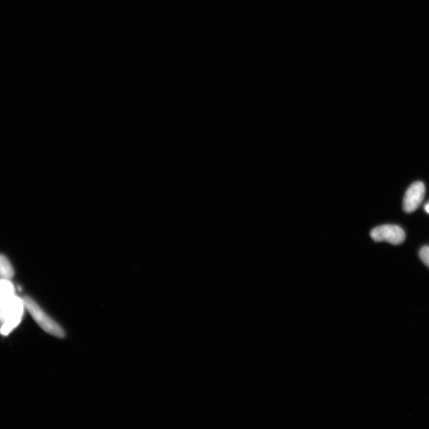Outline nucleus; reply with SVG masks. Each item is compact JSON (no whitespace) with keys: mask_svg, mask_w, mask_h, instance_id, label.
I'll return each mask as SVG.
<instances>
[{"mask_svg":"<svg viewBox=\"0 0 429 429\" xmlns=\"http://www.w3.org/2000/svg\"><path fill=\"white\" fill-rule=\"evenodd\" d=\"M426 194L424 183L416 181L406 191L403 199V210L405 213H414L420 207Z\"/></svg>","mask_w":429,"mask_h":429,"instance_id":"20e7f679","label":"nucleus"},{"mask_svg":"<svg viewBox=\"0 0 429 429\" xmlns=\"http://www.w3.org/2000/svg\"><path fill=\"white\" fill-rule=\"evenodd\" d=\"M14 274V268L8 257L0 255V278L10 279Z\"/></svg>","mask_w":429,"mask_h":429,"instance_id":"39448f33","label":"nucleus"},{"mask_svg":"<svg viewBox=\"0 0 429 429\" xmlns=\"http://www.w3.org/2000/svg\"><path fill=\"white\" fill-rule=\"evenodd\" d=\"M426 211H427V213H429V204H428L426 206Z\"/></svg>","mask_w":429,"mask_h":429,"instance_id":"0eeeda50","label":"nucleus"},{"mask_svg":"<svg viewBox=\"0 0 429 429\" xmlns=\"http://www.w3.org/2000/svg\"><path fill=\"white\" fill-rule=\"evenodd\" d=\"M22 299H24L27 310L31 313L32 317L40 327L51 336L57 337V338H64L66 336L64 329L54 322L53 319H51L36 301L28 296L22 297Z\"/></svg>","mask_w":429,"mask_h":429,"instance_id":"f03ea898","label":"nucleus"},{"mask_svg":"<svg viewBox=\"0 0 429 429\" xmlns=\"http://www.w3.org/2000/svg\"><path fill=\"white\" fill-rule=\"evenodd\" d=\"M370 236L376 242H388L393 245L402 243L405 239L403 229L398 225H386L377 227L370 232Z\"/></svg>","mask_w":429,"mask_h":429,"instance_id":"7ed1b4c3","label":"nucleus"},{"mask_svg":"<svg viewBox=\"0 0 429 429\" xmlns=\"http://www.w3.org/2000/svg\"><path fill=\"white\" fill-rule=\"evenodd\" d=\"M420 257L423 262L429 267V248L424 247L420 250Z\"/></svg>","mask_w":429,"mask_h":429,"instance_id":"423d86ee","label":"nucleus"},{"mask_svg":"<svg viewBox=\"0 0 429 429\" xmlns=\"http://www.w3.org/2000/svg\"><path fill=\"white\" fill-rule=\"evenodd\" d=\"M26 307L10 279H0V333L9 335L20 324Z\"/></svg>","mask_w":429,"mask_h":429,"instance_id":"f257e3e1","label":"nucleus"}]
</instances>
